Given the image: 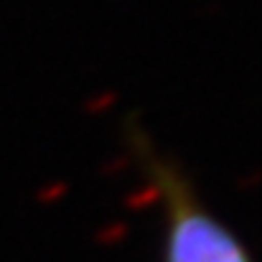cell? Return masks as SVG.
Instances as JSON below:
<instances>
[{
    "mask_svg": "<svg viewBox=\"0 0 262 262\" xmlns=\"http://www.w3.org/2000/svg\"><path fill=\"white\" fill-rule=\"evenodd\" d=\"M122 133L161 211V262H255L245 239L201 196L186 166L158 148L143 122L130 117Z\"/></svg>",
    "mask_w": 262,
    "mask_h": 262,
    "instance_id": "obj_1",
    "label": "cell"
}]
</instances>
